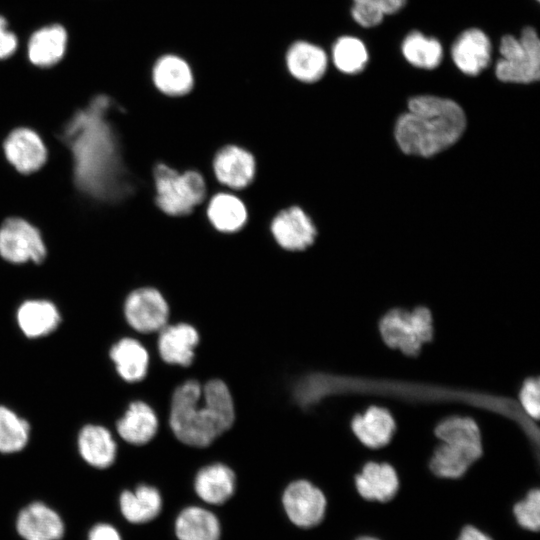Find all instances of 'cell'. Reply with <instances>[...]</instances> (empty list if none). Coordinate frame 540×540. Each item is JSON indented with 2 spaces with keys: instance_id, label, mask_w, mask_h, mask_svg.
<instances>
[{
  "instance_id": "d6986e66",
  "label": "cell",
  "mask_w": 540,
  "mask_h": 540,
  "mask_svg": "<svg viewBox=\"0 0 540 540\" xmlns=\"http://www.w3.org/2000/svg\"><path fill=\"white\" fill-rule=\"evenodd\" d=\"M151 79L156 90L170 98L188 95L194 88L195 78L189 63L175 54L159 57L153 65Z\"/></svg>"
},
{
  "instance_id": "f35d334b",
  "label": "cell",
  "mask_w": 540,
  "mask_h": 540,
  "mask_svg": "<svg viewBox=\"0 0 540 540\" xmlns=\"http://www.w3.org/2000/svg\"><path fill=\"white\" fill-rule=\"evenodd\" d=\"M356 540H380V539L373 536H360Z\"/></svg>"
},
{
  "instance_id": "4316f807",
  "label": "cell",
  "mask_w": 540,
  "mask_h": 540,
  "mask_svg": "<svg viewBox=\"0 0 540 540\" xmlns=\"http://www.w3.org/2000/svg\"><path fill=\"white\" fill-rule=\"evenodd\" d=\"M351 430L363 445L380 448L391 440L396 430V422L387 409L372 406L363 414L353 417Z\"/></svg>"
},
{
  "instance_id": "1f68e13d",
  "label": "cell",
  "mask_w": 540,
  "mask_h": 540,
  "mask_svg": "<svg viewBox=\"0 0 540 540\" xmlns=\"http://www.w3.org/2000/svg\"><path fill=\"white\" fill-rule=\"evenodd\" d=\"M517 524L528 531L536 532L540 527V491L531 489L522 500L513 506Z\"/></svg>"
},
{
  "instance_id": "5b68a950",
  "label": "cell",
  "mask_w": 540,
  "mask_h": 540,
  "mask_svg": "<svg viewBox=\"0 0 540 540\" xmlns=\"http://www.w3.org/2000/svg\"><path fill=\"white\" fill-rule=\"evenodd\" d=\"M501 59L495 75L505 83L529 84L540 78V40L533 27L522 30L519 38L505 35L500 42Z\"/></svg>"
},
{
  "instance_id": "83f0119b",
  "label": "cell",
  "mask_w": 540,
  "mask_h": 540,
  "mask_svg": "<svg viewBox=\"0 0 540 540\" xmlns=\"http://www.w3.org/2000/svg\"><path fill=\"white\" fill-rule=\"evenodd\" d=\"M174 532L178 540H220L221 524L209 509L190 505L177 515Z\"/></svg>"
},
{
  "instance_id": "ac0fdd59",
  "label": "cell",
  "mask_w": 540,
  "mask_h": 540,
  "mask_svg": "<svg viewBox=\"0 0 540 540\" xmlns=\"http://www.w3.org/2000/svg\"><path fill=\"white\" fill-rule=\"evenodd\" d=\"M205 217L211 228L224 235L240 232L249 220V211L243 198L233 191H217L208 199Z\"/></svg>"
},
{
  "instance_id": "7402d4cb",
  "label": "cell",
  "mask_w": 540,
  "mask_h": 540,
  "mask_svg": "<svg viewBox=\"0 0 540 540\" xmlns=\"http://www.w3.org/2000/svg\"><path fill=\"white\" fill-rule=\"evenodd\" d=\"M16 322L27 338L37 339L50 335L58 328L61 314L53 301L46 298H29L19 304Z\"/></svg>"
},
{
  "instance_id": "d6a6232c",
  "label": "cell",
  "mask_w": 540,
  "mask_h": 540,
  "mask_svg": "<svg viewBox=\"0 0 540 540\" xmlns=\"http://www.w3.org/2000/svg\"><path fill=\"white\" fill-rule=\"evenodd\" d=\"M351 15L360 26L366 28L380 24L385 16L380 9L367 0H353Z\"/></svg>"
},
{
  "instance_id": "3957f363",
  "label": "cell",
  "mask_w": 540,
  "mask_h": 540,
  "mask_svg": "<svg viewBox=\"0 0 540 540\" xmlns=\"http://www.w3.org/2000/svg\"><path fill=\"white\" fill-rule=\"evenodd\" d=\"M435 435L442 444L435 449L429 467L437 477L460 478L482 456L481 433L471 418H448L437 425Z\"/></svg>"
},
{
  "instance_id": "277c9868",
  "label": "cell",
  "mask_w": 540,
  "mask_h": 540,
  "mask_svg": "<svg viewBox=\"0 0 540 540\" xmlns=\"http://www.w3.org/2000/svg\"><path fill=\"white\" fill-rule=\"evenodd\" d=\"M151 180L153 203L168 217L190 216L209 193L207 178L200 170H178L163 161L152 166Z\"/></svg>"
},
{
  "instance_id": "2e32d148",
  "label": "cell",
  "mask_w": 540,
  "mask_h": 540,
  "mask_svg": "<svg viewBox=\"0 0 540 540\" xmlns=\"http://www.w3.org/2000/svg\"><path fill=\"white\" fill-rule=\"evenodd\" d=\"M15 530L23 540H62L65 523L54 508L42 501H33L18 512Z\"/></svg>"
},
{
  "instance_id": "484cf974",
  "label": "cell",
  "mask_w": 540,
  "mask_h": 540,
  "mask_svg": "<svg viewBox=\"0 0 540 540\" xmlns=\"http://www.w3.org/2000/svg\"><path fill=\"white\" fill-rule=\"evenodd\" d=\"M68 44L66 29L60 24H50L37 29L29 38L27 54L36 67L49 68L65 55Z\"/></svg>"
},
{
  "instance_id": "d590c367",
  "label": "cell",
  "mask_w": 540,
  "mask_h": 540,
  "mask_svg": "<svg viewBox=\"0 0 540 540\" xmlns=\"http://www.w3.org/2000/svg\"><path fill=\"white\" fill-rule=\"evenodd\" d=\"M87 540H122L118 529L110 523L98 522L87 533Z\"/></svg>"
},
{
  "instance_id": "9a60e30c",
  "label": "cell",
  "mask_w": 540,
  "mask_h": 540,
  "mask_svg": "<svg viewBox=\"0 0 540 540\" xmlns=\"http://www.w3.org/2000/svg\"><path fill=\"white\" fill-rule=\"evenodd\" d=\"M159 418L153 407L142 399L130 400L115 422V432L124 444L140 447L157 434Z\"/></svg>"
},
{
  "instance_id": "ffe728a7",
  "label": "cell",
  "mask_w": 540,
  "mask_h": 540,
  "mask_svg": "<svg viewBox=\"0 0 540 540\" xmlns=\"http://www.w3.org/2000/svg\"><path fill=\"white\" fill-rule=\"evenodd\" d=\"M491 54L490 39L478 28L463 31L451 47L454 64L462 73L469 76H476L487 68L491 61Z\"/></svg>"
},
{
  "instance_id": "d4e9b609",
  "label": "cell",
  "mask_w": 540,
  "mask_h": 540,
  "mask_svg": "<svg viewBox=\"0 0 540 540\" xmlns=\"http://www.w3.org/2000/svg\"><path fill=\"white\" fill-rule=\"evenodd\" d=\"M355 487L363 499L385 503L396 496L399 478L390 464L368 462L355 476Z\"/></svg>"
},
{
  "instance_id": "cb8c5ba5",
  "label": "cell",
  "mask_w": 540,
  "mask_h": 540,
  "mask_svg": "<svg viewBox=\"0 0 540 540\" xmlns=\"http://www.w3.org/2000/svg\"><path fill=\"white\" fill-rule=\"evenodd\" d=\"M285 64L289 74L302 83L319 81L326 73L328 57L316 44L299 40L292 43L285 54Z\"/></svg>"
},
{
  "instance_id": "ba28073f",
  "label": "cell",
  "mask_w": 540,
  "mask_h": 540,
  "mask_svg": "<svg viewBox=\"0 0 540 540\" xmlns=\"http://www.w3.org/2000/svg\"><path fill=\"white\" fill-rule=\"evenodd\" d=\"M122 318L136 336L158 333L170 322V307L156 287L142 285L129 290L121 304Z\"/></svg>"
},
{
  "instance_id": "e0dca14e",
  "label": "cell",
  "mask_w": 540,
  "mask_h": 540,
  "mask_svg": "<svg viewBox=\"0 0 540 540\" xmlns=\"http://www.w3.org/2000/svg\"><path fill=\"white\" fill-rule=\"evenodd\" d=\"M109 358L116 375L126 384L140 383L148 374L150 354L135 334L118 338L109 349Z\"/></svg>"
},
{
  "instance_id": "7c38bea8",
  "label": "cell",
  "mask_w": 540,
  "mask_h": 540,
  "mask_svg": "<svg viewBox=\"0 0 540 540\" xmlns=\"http://www.w3.org/2000/svg\"><path fill=\"white\" fill-rule=\"evenodd\" d=\"M211 174L218 185L230 191H245L257 173L256 156L244 146L227 143L211 158Z\"/></svg>"
},
{
  "instance_id": "4dcf8cb0",
  "label": "cell",
  "mask_w": 540,
  "mask_h": 540,
  "mask_svg": "<svg viewBox=\"0 0 540 540\" xmlns=\"http://www.w3.org/2000/svg\"><path fill=\"white\" fill-rule=\"evenodd\" d=\"M365 44L354 36H341L332 47V61L342 73L357 74L364 70L368 62Z\"/></svg>"
},
{
  "instance_id": "f1b7e54d",
  "label": "cell",
  "mask_w": 540,
  "mask_h": 540,
  "mask_svg": "<svg viewBox=\"0 0 540 540\" xmlns=\"http://www.w3.org/2000/svg\"><path fill=\"white\" fill-rule=\"evenodd\" d=\"M401 51L408 63L426 70L438 67L443 58L441 43L419 31H412L404 38Z\"/></svg>"
},
{
  "instance_id": "8fae6325",
  "label": "cell",
  "mask_w": 540,
  "mask_h": 540,
  "mask_svg": "<svg viewBox=\"0 0 540 540\" xmlns=\"http://www.w3.org/2000/svg\"><path fill=\"white\" fill-rule=\"evenodd\" d=\"M269 233L276 246L288 253H301L317 238V227L311 216L298 204L277 211L269 222Z\"/></svg>"
},
{
  "instance_id": "f546056e",
  "label": "cell",
  "mask_w": 540,
  "mask_h": 540,
  "mask_svg": "<svg viewBox=\"0 0 540 540\" xmlns=\"http://www.w3.org/2000/svg\"><path fill=\"white\" fill-rule=\"evenodd\" d=\"M30 424L11 408L0 405V453L22 451L29 442Z\"/></svg>"
},
{
  "instance_id": "603a6c76",
  "label": "cell",
  "mask_w": 540,
  "mask_h": 540,
  "mask_svg": "<svg viewBox=\"0 0 540 540\" xmlns=\"http://www.w3.org/2000/svg\"><path fill=\"white\" fill-rule=\"evenodd\" d=\"M123 518L131 524H145L162 511L163 497L159 488L150 483H139L132 490L124 489L118 498Z\"/></svg>"
},
{
  "instance_id": "5bb4252c",
  "label": "cell",
  "mask_w": 540,
  "mask_h": 540,
  "mask_svg": "<svg viewBox=\"0 0 540 540\" xmlns=\"http://www.w3.org/2000/svg\"><path fill=\"white\" fill-rule=\"evenodd\" d=\"M199 340V333L192 324L168 323L156 333L155 347L164 363L186 368L193 362Z\"/></svg>"
},
{
  "instance_id": "8d00e7d4",
  "label": "cell",
  "mask_w": 540,
  "mask_h": 540,
  "mask_svg": "<svg viewBox=\"0 0 540 540\" xmlns=\"http://www.w3.org/2000/svg\"><path fill=\"white\" fill-rule=\"evenodd\" d=\"M378 9H380L384 15L394 14L398 12L406 3V0H367Z\"/></svg>"
},
{
  "instance_id": "30bf717a",
  "label": "cell",
  "mask_w": 540,
  "mask_h": 540,
  "mask_svg": "<svg viewBox=\"0 0 540 540\" xmlns=\"http://www.w3.org/2000/svg\"><path fill=\"white\" fill-rule=\"evenodd\" d=\"M281 504L290 522L305 529L319 525L327 509L324 492L307 478L289 481L283 488Z\"/></svg>"
},
{
  "instance_id": "e575fe53",
  "label": "cell",
  "mask_w": 540,
  "mask_h": 540,
  "mask_svg": "<svg viewBox=\"0 0 540 540\" xmlns=\"http://www.w3.org/2000/svg\"><path fill=\"white\" fill-rule=\"evenodd\" d=\"M17 47V36L9 29L6 19L0 15V60L12 56Z\"/></svg>"
},
{
  "instance_id": "52a82bcc",
  "label": "cell",
  "mask_w": 540,
  "mask_h": 540,
  "mask_svg": "<svg viewBox=\"0 0 540 540\" xmlns=\"http://www.w3.org/2000/svg\"><path fill=\"white\" fill-rule=\"evenodd\" d=\"M379 329L389 347L413 356L418 354L423 344L431 341L433 318L426 307H416L412 311L396 308L381 318Z\"/></svg>"
},
{
  "instance_id": "9c48e42d",
  "label": "cell",
  "mask_w": 540,
  "mask_h": 540,
  "mask_svg": "<svg viewBox=\"0 0 540 540\" xmlns=\"http://www.w3.org/2000/svg\"><path fill=\"white\" fill-rule=\"evenodd\" d=\"M4 160L22 176L42 170L49 159V147L43 136L33 127L19 125L10 129L1 143Z\"/></svg>"
},
{
  "instance_id": "8992f818",
  "label": "cell",
  "mask_w": 540,
  "mask_h": 540,
  "mask_svg": "<svg viewBox=\"0 0 540 540\" xmlns=\"http://www.w3.org/2000/svg\"><path fill=\"white\" fill-rule=\"evenodd\" d=\"M48 255L41 229L20 215L5 217L0 223V259L13 266L40 265Z\"/></svg>"
},
{
  "instance_id": "4fadbf2b",
  "label": "cell",
  "mask_w": 540,
  "mask_h": 540,
  "mask_svg": "<svg viewBox=\"0 0 540 540\" xmlns=\"http://www.w3.org/2000/svg\"><path fill=\"white\" fill-rule=\"evenodd\" d=\"M192 490L206 504L223 505L237 491V475L234 469L224 462H209L196 470Z\"/></svg>"
},
{
  "instance_id": "836d02e7",
  "label": "cell",
  "mask_w": 540,
  "mask_h": 540,
  "mask_svg": "<svg viewBox=\"0 0 540 540\" xmlns=\"http://www.w3.org/2000/svg\"><path fill=\"white\" fill-rule=\"evenodd\" d=\"M519 400L529 416L534 419L539 418L540 384L537 378H529L523 383L519 392Z\"/></svg>"
},
{
  "instance_id": "7a4b0ae2",
  "label": "cell",
  "mask_w": 540,
  "mask_h": 540,
  "mask_svg": "<svg viewBox=\"0 0 540 540\" xmlns=\"http://www.w3.org/2000/svg\"><path fill=\"white\" fill-rule=\"evenodd\" d=\"M466 129V115L452 99L420 95L408 101V110L395 124V140L402 152L432 157L452 145Z\"/></svg>"
},
{
  "instance_id": "74e56055",
  "label": "cell",
  "mask_w": 540,
  "mask_h": 540,
  "mask_svg": "<svg viewBox=\"0 0 540 540\" xmlns=\"http://www.w3.org/2000/svg\"><path fill=\"white\" fill-rule=\"evenodd\" d=\"M457 540H493L488 534L479 528L467 525L461 530Z\"/></svg>"
},
{
  "instance_id": "44dd1931",
  "label": "cell",
  "mask_w": 540,
  "mask_h": 540,
  "mask_svg": "<svg viewBox=\"0 0 540 540\" xmlns=\"http://www.w3.org/2000/svg\"><path fill=\"white\" fill-rule=\"evenodd\" d=\"M77 448L84 462L96 469H107L114 465L119 453L113 433L100 424H86L80 429Z\"/></svg>"
},
{
  "instance_id": "6da1fadb",
  "label": "cell",
  "mask_w": 540,
  "mask_h": 540,
  "mask_svg": "<svg viewBox=\"0 0 540 540\" xmlns=\"http://www.w3.org/2000/svg\"><path fill=\"white\" fill-rule=\"evenodd\" d=\"M234 419L232 394L219 378L209 379L203 384L187 379L172 392L168 425L176 439L185 445L209 446L230 429Z\"/></svg>"
}]
</instances>
